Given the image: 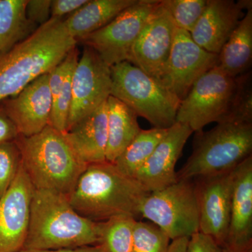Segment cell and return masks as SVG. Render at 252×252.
<instances>
[{"label":"cell","instance_id":"obj_1","mask_svg":"<svg viewBox=\"0 0 252 252\" xmlns=\"http://www.w3.org/2000/svg\"><path fill=\"white\" fill-rule=\"evenodd\" d=\"M149 194L135 178L105 160L88 165L69 200L81 216L100 222L117 215L137 219Z\"/></svg>","mask_w":252,"mask_h":252},{"label":"cell","instance_id":"obj_2","mask_svg":"<svg viewBox=\"0 0 252 252\" xmlns=\"http://www.w3.org/2000/svg\"><path fill=\"white\" fill-rule=\"evenodd\" d=\"M62 18H51L6 54L0 56V101L14 97L49 73L77 46Z\"/></svg>","mask_w":252,"mask_h":252},{"label":"cell","instance_id":"obj_3","mask_svg":"<svg viewBox=\"0 0 252 252\" xmlns=\"http://www.w3.org/2000/svg\"><path fill=\"white\" fill-rule=\"evenodd\" d=\"M99 222L81 216L69 198L34 189L27 237L23 249L63 250L97 245Z\"/></svg>","mask_w":252,"mask_h":252},{"label":"cell","instance_id":"obj_4","mask_svg":"<svg viewBox=\"0 0 252 252\" xmlns=\"http://www.w3.org/2000/svg\"><path fill=\"white\" fill-rule=\"evenodd\" d=\"M21 164L34 189L49 190L69 198L88 166L64 136L51 126L31 137L16 140Z\"/></svg>","mask_w":252,"mask_h":252},{"label":"cell","instance_id":"obj_5","mask_svg":"<svg viewBox=\"0 0 252 252\" xmlns=\"http://www.w3.org/2000/svg\"><path fill=\"white\" fill-rule=\"evenodd\" d=\"M252 152V124L223 122L195 132L193 152L177 172V181L232 171Z\"/></svg>","mask_w":252,"mask_h":252},{"label":"cell","instance_id":"obj_6","mask_svg":"<svg viewBox=\"0 0 252 252\" xmlns=\"http://www.w3.org/2000/svg\"><path fill=\"white\" fill-rule=\"evenodd\" d=\"M111 95L147 119L154 127L175 124L181 100L140 68L127 61L110 67Z\"/></svg>","mask_w":252,"mask_h":252},{"label":"cell","instance_id":"obj_7","mask_svg":"<svg viewBox=\"0 0 252 252\" xmlns=\"http://www.w3.org/2000/svg\"><path fill=\"white\" fill-rule=\"evenodd\" d=\"M238 85V77H231L217 64L199 78L181 101L176 122L187 124L195 132L212 123L228 122Z\"/></svg>","mask_w":252,"mask_h":252},{"label":"cell","instance_id":"obj_8","mask_svg":"<svg viewBox=\"0 0 252 252\" xmlns=\"http://www.w3.org/2000/svg\"><path fill=\"white\" fill-rule=\"evenodd\" d=\"M140 216L161 228L170 240L190 238L199 232V210L193 180L177 181L166 188L151 192Z\"/></svg>","mask_w":252,"mask_h":252},{"label":"cell","instance_id":"obj_9","mask_svg":"<svg viewBox=\"0 0 252 252\" xmlns=\"http://www.w3.org/2000/svg\"><path fill=\"white\" fill-rule=\"evenodd\" d=\"M159 3L160 0H137L79 42L94 49L109 67L127 61L132 46Z\"/></svg>","mask_w":252,"mask_h":252},{"label":"cell","instance_id":"obj_10","mask_svg":"<svg viewBox=\"0 0 252 252\" xmlns=\"http://www.w3.org/2000/svg\"><path fill=\"white\" fill-rule=\"evenodd\" d=\"M217 64L218 54L202 49L189 32L176 28L171 51L158 82L182 101L195 81Z\"/></svg>","mask_w":252,"mask_h":252},{"label":"cell","instance_id":"obj_11","mask_svg":"<svg viewBox=\"0 0 252 252\" xmlns=\"http://www.w3.org/2000/svg\"><path fill=\"white\" fill-rule=\"evenodd\" d=\"M111 89L110 67L94 49L84 46L72 74V103L66 131L107 102Z\"/></svg>","mask_w":252,"mask_h":252},{"label":"cell","instance_id":"obj_12","mask_svg":"<svg viewBox=\"0 0 252 252\" xmlns=\"http://www.w3.org/2000/svg\"><path fill=\"white\" fill-rule=\"evenodd\" d=\"M234 170L194 179L199 210V232L211 236L222 248L229 228Z\"/></svg>","mask_w":252,"mask_h":252},{"label":"cell","instance_id":"obj_13","mask_svg":"<svg viewBox=\"0 0 252 252\" xmlns=\"http://www.w3.org/2000/svg\"><path fill=\"white\" fill-rule=\"evenodd\" d=\"M175 29L171 16L160 0L132 46L127 62L158 81L171 51Z\"/></svg>","mask_w":252,"mask_h":252},{"label":"cell","instance_id":"obj_14","mask_svg":"<svg viewBox=\"0 0 252 252\" xmlns=\"http://www.w3.org/2000/svg\"><path fill=\"white\" fill-rule=\"evenodd\" d=\"M34 190L21 164L14 182L0 198V252H18L23 248Z\"/></svg>","mask_w":252,"mask_h":252},{"label":"cell","instance_id":"obj_15","mask_svg":"<svg viewBox=\"0 0 252 252\" xmlns=\"http://www.w3.org/2000/svg\"><path fill=\"white\" fill-rule=\"evenodd\" d=\"M49 73L39 76L14 97L4 100V111L19 137H31L49 125L53 98Z\"/></svg>","mask_w":252,"mask_h":252},{"label":"cell","instance_id":"obj_16","mask_svg":"<svg viewBox=\"0 0 252 252\" xmlns=\"http://www.w3.org/2000/svg\"><path fill=\"white\" fill-rule=\"evenodd\" d=\"M193 132L187 124L175 122L133 178L149 193L176 183V164Z\"/></svg>","mask_w":252,"mask_h":252},{"label":"cell","instance_id":"obj_17","mask_svg":"<svg viewBox=\"0 0 252 252\" xmlns=\"http://www.w3.org/2000/svg\"><path fill=\"white\" fill-rule=\"evenodd\" d=\"M250 8L251 0H208L206 9L190 32L192 39L205 51L220 54L242 19L243 10Z\"/></svg>","mask_w":252,"mask_h":252},{"label":"cell","instance_id":"obj_18","mask_svg":"<svg viewBox=\"0 0 252 252\" xmlns=\"http://www.w3.org/2000/svg\"><path fill=\"white\" fill-rule=\"evenodd\" d=\"M227 252L252 249V156L235 167L233 175Z\"/></svg>","mask_w":252,"mask_h":252},{"label":"cell","instance_id":"obj_19","mask_svg":"<svg viewBox=\"0 0 252 252\" xmlns=\"http://www.w3.org/2000/svg\"><path fill=\"white\" fill-rule=\"evenodd\" d=\"M64 134L76 153L86 164L105 161L107 145V102L74 124Z\"/></svg>","mask_w":252,"mask_h":252},{"label":"cell","instance_id":"obj_20","mask_svg":"<svg viewBox=\"0 0 252 252\" xmlns=\"http://www.w3.org/2000/svg\"><path fill=\"white\" fill-rule=\"evenodd\" d=\"M137 0H89L63 21L68 34L79 42L86 36L107 26Z\"/></svg>","mask_w":252,"mask_h":252},{"label":"cell","instance_id":"obj_21","mask_svg":"<svg viewBox=\"0 0 252 252\" xmlns=\"http://www.w3.org/2000/svg\"><path fill=\"white\" fill-rule=\"evenodd\" d=\"M107 145L106 160L114 162L142 129L136 113L110 95L107 100Z\"/></svg>","mask_w":252,"mask_h":252},{"label":"cell","instance_id":"obj_22","mask_svg":"<svg viewBox=\"0 0 252 252\" xmlns=\"http://www.w3.org/2000/svg\"><path fill=\"white\" fill-rule=\"evenodd\" d=\"M252 61V8L228 38L219 54V65L227 74L238 77L250 72Z\"/></svg>","mask_w":252,"mask_h":252},{"label":"cell","instance_id":"obj_23","mask_svg":"<svg viewBox=\"0 0 252 252\" xmlns=\"http://www.w3.org/2000/svg\"><path fill=\"white\" fill-rule=\"evenodd\" d=\"M28 0H0V56L32 35L38 26L26 15Z\"/></svg>","mask_w":252,"mask_h":252},{"label":"cell","instance_id":"obj_24","mask_svg":"<svg viewBox=\"0 0 252 252\" xmlns=\"http://www.w3.org/2000/svg\"><path fill=\"white\" fill-rule=\"evenodd\" d=\"M167 130L168 128L158 127L141 130L127 148L116 159L114 165L123 173L133 177L166 135Z\"/></svg>","mask_w":252,"mask_h":252},{"label":"cell","instance_id":"obj_25","mask_svg":"<svg viewBox=\"0 0 252 252\" xmlns=\"http://www.w3.org/2000/svg\"><path fill=\"white\" fill-rule=\"evenodd\" d=\"M135 218L117 215L99 222L101 252H132V233Z\"/></svg>","mask_w":252,"mask_h":252},{"label":"cell","instance_id":"obj_26","mask_svg":"<svg viewBox=\"0 0 252 252\" xmlns=\"http://www.w3.org/2000/svg\"><path fill=\"white\" fill-rule=\"evenodd\" d=\"M170 238L152 222L136 220L132 233V252H167Z\"/></svg>","mask_w":252,"mask_h":252},{"label":"cell","instance_id":"obj_27","mask_svg":"<svg viewBox=\"0 0 252 252\" xmlns=\"http://www.w3.org/2000/svg\"><path fill=\"white\" fill-rule=\"evenodd\" d=\"M176 28L191 32L206 9L208 0H160Z\"/></svg>","mask_w":252,"mask_h":252},{"label":"cell","instance_id":"obj_28","mask_svg":"<svg viewBox=\"0 0 252 252\" xmlns=\"http://www.w3.org/2000/svg\"><path fill=\"white\" fill-rule=\"evenodd\" d=\"M21 165V151L16 140L0 144V198L14 182Z\"/></svg>","mask_w":252,"mask_h":252},{"label":"cell","instance_id":"obj_29","mask_svg":"<svg viewBox=\"0 0 252 252\" xmlns=\"http://www.w3.org/2000/svg\"><path fill=\"white\" fill-rule=\"evenodd\" d=\"M238 92L228 122L252 124V88L251 72L239 76Z\"/></svg>","mask_w":252,"mask_h":252},{"label":"cell","instance_id":"obj_30","mask_svg":"<svg viewBox=\"0 0 252 252\" xmlns=\"http://www.w3.org/2000/svg\"><path fill=\"white\" fill-rule=\"evenodd\" d=\"M51 0H28L26 15L30 21L39 26L51 19Z\"/></svg>","mask_w":252,"mask_h":252},{"label":"cell","instance_id":"obj_31","mask_svg":"<svg viewBox=\"0 0 252 252\" xmlns=\"http://www.w3.org/2000/svg\"><path fill=\"white\" fill-rule=\"evenodd\" d=\"M187 252H225L224 248L210 235L200 232L194 233L189 239Z\"/></svg>","mask_w":252,"mask_h":252},{"label":"cell","instance_id":"obj_32","mask_svg":"<svg viewBox=\"0 0 252 252\" xmlns=\"http://www.w3.org/2000/svg\"><path fill=\"white\" fill-rule=\"evenodd\" d=\"M89 0H51V18H59L73 14L82 7Z\"/></svg>","mask_w":252,"mask_h":252},{"label":"cell","instance_id":"obj_33","mask_svg":"<svg viewBox=\"0 0 252 252\" xmlns=\"http://www.w3.org/2000/svg\"><path fill=\"white\" fill-rule=\"evenodd\" d=\"M19 137L17 129L4 109H0V144L16 140Z\"/></svg>","mask_w":252,"mask_h":252},{"label":"cell","instance_id":"obj_34","mask_svg":"<svg viewBox=\"0 0 252 252\" xmlns=\"http://www.w3.org/2000/svg\"><path fill=\"white\" fill-rule=\"evenodd\" d=\"M18 252H101L99 245L83 247L76 249H63V250H29L22 249Z\"/></svg>","mask_w":252,"mask_h":252},{"label":"cell","instance_id":"obj_35","mask_svg":"<svg viewBox=\"0 0 252 252\" xmlns=\"http://www.w3.org/2000/svg\"><path fill=\"white\" fill-rule=\"evenodd\" d=\"M189 238H181L172 240L167 252H187Z\"/></svg>","mask_w":252,"mask_h":252},{"label":"cell","instance_id":"obj_36","mask_svg":"<svg viewBox=\"0 0 252 252\" xmlns=\"http://www.w3.org/2000/svg\"><path fill=\"white\" fill-rule=\"evenodd\" d=\"M225 252H227L225 251ZM252 252V249H250V250H246V251H244V252Z\"/></svg>","mask_w":252,"mask_h":252}]
</instances>
